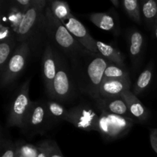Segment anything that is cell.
I'll list each match as a JSON object with an SVG mask.
<instances>
[{"label":"cell","mask_w":157,"mask_h":157,"mask_svg":"<svg viewBox=\"0 0 157 157\" xmlns=\"http://www.w3.org/2000/svg\"><path fill=\"white\" fill-rule=\"evenodd\" d=\"M30 52L29 41L21 42L18 44L6 64L5 70L0 74L2 87H6L12 84L25 68L28 57Z\"/></svg>","instance_id":"8992f818"},{"label":"cell","mask_w":157,"mask_h":157,"mask_svg":"<svg viewBox=\"0 0 157 157\" xmlns=\"http://www.w3.org/2000/svg\"><path fill=\"white\" fill-rule=\"evenodd\" d=\"M57 57V73L53 82L52 94L51 98L60 101H67L72 94V84L70 75L63 62L61 57Z\"/></svg>","instance_id":"ba28073f"},{"label":"cell","mask_w":157,"mask_h":157,"mask_svg":"<svg viewBox=\"0 0 157 157\" xmlns=\"http://www.w3.org/2000/svg\"><path fill=\"white\" fill-rule=\"evenodd\" d=\"M43 27L51 42L54 43L57 48L71 58H78L92 54L76 41L63 23L53 15L48 6L44 11Z\"/></svg>","instance_id":"6da1fadb"},{"label":"cell","mask_w":157,"mask_h":157,"mask_svg":"<svg viewBox=\"0 0 157 157\" xmlns=\"http://www.w3.org/2000/svg\"><path fill=\"white\" fill-rule=\"evenodd\" d=\"M150 144H151L152 148L153 149L155 152L157 153V136L156 135L153 133L151 130L150 135Z\"/></svg>","instance_id":"f546056e"},{"label":"cell","mask_w":157,"mask_h":157,"mask_svg":"<svg viewBox=\"0 0 157 157\" xmlns=\"http://www.w3.org/2000/svg\"><path fill=\"white\" fill-rule=\"evenodd\" d=\"M16 153H17V157H24L21 155V153H20V150L19 149H18V147H17L16 148Z\"/></svg>","instance_id":"836d02e7"},{"label":"cell","mask_w":157,"mask_h":157,"mask_svg":"<svg viewBox=\"0 0 157 157\" xmlns=\"http://www.w3.org/2000/svg\"><path fill=\"white\" fill-rule=\"evenodd\" d=\"M45 105L51 117H55L63 120L65 115L67 114V110H65L61 104L55 101H47L45 103Z\"/></svg>","instance_id":"cb8c5ba5"},{"label":"cell","mask_w":157,"mask_h":157,"mask_svg":"<svg viewBox=\"0 0 157 157\" xmlns=\"http://www.w3.org/2000/svg\"><path fill=\"white\" fill-rule=\"evenodd\" d=\"M110 2H111L112 4L113 5V6H115V7L118 8L120 6V5L121 4V2L119 1V0H110Z\"/></svg>","instance_id":"1f68e13d"},{"label":"cell","mask_w":157,"mask_h":157,"mask_svg":"<svg viewBox=\"0 0 157 157\" xmlns=\"http://www.w3.org/2000/svg\"><path fill=\"white\" fill-rule=\"evenodd\" d=\"M99 116L88 106H76L67 110L64 121L73 124L75 127L85 131L98 130V121Z\"/></svg>","instance_id":"52a82bcc"},{"label":"cell","mask_w":157,"mask_h":157,"mask_svg":"<svg viewBox=\"0 0 157 157\" xmlns=\"http://www.w3.org/2000/svg\"><path fill=\"white\" fill-rule=\"evenodd\" d=\"M15 41H17L16 37H13L0 43V74L5 70L6 64L13 54Z\"/></svg>","instance_id":"ffe728a7"},{"label":"cell","mask_w":157,"mask_h":157,"mask_svg":"<svg viewBox=\"0 0 157 157\" xmlns=\"http://www.w3.org/2000/svg\"><path fill=\"white\" fill-rule=\"evenodd\" d=\"M14 36L10 29L7 26H4L2 24H1V25H0V38H1V41H6V40L12 38Z\"/></svg>","instance_id":"83f0119b"},{"label":"cell","mask_w":157,"mask_h":157,"mask_svg":"<svg viewBox=\"0 0 157 157\" xmlns=\"http://www.w3.org/2000/svg\"><path fill=\"white\" fill-rule=\"evenodd\" d=\"M153 76V63L150 62L145 70L143 71L138 77L133 87V94L135 95H140L145 91L152 82Z\"/></svg>","instance_id":"ac0fdd59"},{"label":"cell","mask_w":157,"mask_h":157,"mask_svg":"<svg viewBox=\"0 0 157 157\" xmlns=\"http://www.w3.org/2000/svg\"><path fill=\"white\" fill-rule=\"evenodd\" d=\"M153 31H154L155 35H156V39H157V19H156V23H155L154 28H153Z\"/></svg>","instance_id":"d6a6232c"},{"label":"cell","mask_w":157,"mask_h":157,"mask_svg":"<svg viewBox=\"0 0 157 157\" xmlns=\"http://www.w3.org/2000/svg\"><path fill=\"white\" fill-rule=\"evenodd\" d=\"M89 19L97 27L104 31H113L116 29L114 18L106 12H94L89 15Z\"/></svg>","instance_id":"d6986e66"},{"label":"cell","mask_w":157,"mask_h":157,"mask_svg":"<svg viewBox=\"0 0 157 157\" xmlns=\"http://www.w3.org/2000/svg\"><path fill=\"white\" fill-rule=\"evenodd\" d=\"M121 97L125 101L128 107L129 111L133 119L137 120L139 121H144L148 119L149 115H150L149 110L136 98L133 92L130 91V90H126L121 94Z\"/></svg>","instance_id":"5bb4252c"},{"label":"cell","mask_w":157,"mask_h":157,"mask_svg":"<svg viewBox=\"0 0 157 157\" xmlns=\"http://www.w3.org/2000/svg\"><path fill=\"white\" fill-rule=\"evenodd\" d=\"M97 104L101 111H105L134 120L129 111L125 101L121 96L108 98H100L97 100Z\"/></svg>","instance_id":"4fadbf2b"},{"label":"cell","mask_w":157,"mask_h":157,"mask_svg":"<svg viewBox=\"0 0 157 157\" xmlns=\"http://www.w3.org/2000/svg\"><path fill=\"white\" fill-rule=\"evenodd\" d=\"M151 130L155 133V134L156 135V136H157V129H152Z\"/></svg>","instance_id":"e575fe53"},{"label":"cell","mask_w":157,"mask_h":157,"mask_svg":"<svg viewBox=\"0 0 157 157\" xmlns=\"http://www.w3.org/2000/svg\"><path fill=\"white\" fill-rule=\"evenodd\" d=\"M109 62L102 55L94 53L87 63L84 74L86 92L94 99L100 98V87L104 78V72Z\"/></svg>","instance_id":"5b68a950"},{"label":"cell","mask_w":157,"mask_h":157,"mask_svg":"<svg viewBox=\"0 0 157 157\" xmlns=\"http://www.w3.org/2000/svg\"><path fill=\"white\" fill-rule=\"evenodd\" d=\"M16 148L13 144H11L10 147H8L2 154L1 157H15V152H16Z\"/></svg>","instance_id":"f1b7e54d"},{"label":"cell","mask_w":157,"mask_h":157,"mask_svg":"<svg viewBox=\"0 0 157 157\" xmlns=\"http://www.w3.org/2000/svg\"><path fill=\"white\" fill-rule=\"evenodd\" d=\"M104 78L116 79H130V74L126 67H122L113 63L109 62L104 72Z\"/></svg>","instance_id":"603a6c76"},{"label":"cell","mask_w":157,"mask_h":157,"mask_svg":"<svg viewBox=\"0 0 157 157\" xmlns=\"http://www.w3.org/2000/svg\"><path fill=\"white\" fill-rule=\"evenodd\" d=\"M130 79L104 78L100 87V98H108L120 97L126 90H130Z\"/></svg>","instance_id":"7c38bea8"},{"label":"cell","mask_w":157,"mask_h":157,"mask_svg":"<svg viewBox=\"0 0 157 157\" xmlns=\"http://www.w3.org/2000/svg\"><path fill=\"white\" fill-rule=\"evenodd\" d=\"M49 117H51V115L48 111L45 104L32 102V107L26 118L24 130L38 132L43 130Z\"/></svg>","instance_id":"8fae6325"},{"label":"cell","mask_w":157,"mask_h":157,"mask_svg":"<svg viewBox=\"0 0 157 157\" xmlns=\"http://www.w3.org/2000/svg\"><path fill=\"white\" fill-rule=\"evenodd\" d=\"M41 68L44 87L49 96L52 97L53 82L57 73V57L53 48L48 43L46 44L43 52Z\"/></svg>","instance_id":"30bf717a"},{"label":"cell","mask_w":157,"mask_h":157,"mask_svg":"<svg viewBox=\"0 0 157 157\" xmlns=\"http://www.w3.org/2000/svg\"><path fill=\"white\" fill-rule=\"evenodd\" d=\"M49 8L53 15L61 21L72 15L69 5L66 2L54 0V1L50 2Z\"/></svg>","instance_id":"7402d4cb"},{"label":"cell","mask_w":157,"mask_h":157,"mask_svg":"<svg viewBox=\"0 0 157 157\" xmlns=\"http://www.w3.org/2000/svg\"><path fill=\"white\" fill-rule=\"evenodd\" d=\"M141 15L148 29L153 30L157 19V1H143L141 6Z\"/></svg>","instance_id":"e0dca14e"},{"label":"cell","mask_w":157,"mask_h":157,"mask_svg":"<svg viewBox=\"0 0 157 157\" xmlns=\"http://www.w3.org/2000/svg\"><path fill=\"white\" fill-rule=\"evenodd\" d=\"M46 0H34V3L23 15L21 23L15 32L18 43L29 41L38 28H43L44 11L47 6Z\"/></svg>","instance_id":"7a4b0ae2"},{"label":"cell","mask_w":157,"mask_h":157,"mask_svg":"<svg viewBox=\"0 0 157 157\" xmlns=\"http://www.w3.org/2000/svg\"><path fill=\"white\" fill-rule=\"evenodd\" d=\"M29 86L30 80L28 79L20 87L12 101L7 119L9 127H17L25 130L26 118L32 104L29 98Z\"/></svg>","instance_id":"3957f363"},{"label":"cell","mask_w":157,"mask_h":157,"mask_svg":"<svg viewBox=\"0 0 157 157\" xmlns=\"http://www.w3.org/2000/svg\"><path fill=\"white\" fill-rule=\"evenodd\" d=\"M121 6L127 15L137 24H141L142 15L140 12V2L137 0H124L121 1Z\"/></svg>","instance_id":"44dd1931"},{"label":"cell","mask_w":157,"mask_h":157,"mask_svg":"<svg viewBox=\"0 0 157 157\" xmlns=\"http://www.w3.org/2000/svg\"><path fill=\"white\" fill-rule=\"evenodd\" d=\"M18 149L24 157H38V150L37 147L34 146L25 144L21 147H18Z\"/></svg>","instance_id":"484cf974"},{"label":"cell","mask_w":157,"mask_h":157,"mask_svg":"<svg viewBox=\"0 0 157 157\" xmlns=\"http://www.w3.org/2000/svg\"><path fill=\"white\" fill-rule=\"evenodd\" d=\"M33 3L34 0H15L12 2V6L19 10L21 13L25 14Z\"/></svg>","instance_id":"4316f807"},{"label":"cell","mask_w":157,"mask_h":157,"mask_svg":"<svg viewBox=\"0 0 157 157\" xmlns=\"http://www.w3.org/2000/svg\"><path fill=\"white\" fill-rule=\"evenodd\" d=\"M128 41L130 42V52L133 62H136L140 58L144 45V38L143 34L136 29H130L128 31Z\"/></svg>","instance_id":"2e32d148"},{"label":"cell","mask_w":157,"mask_h":157,"mask_svg":"<svg viewBox=\"0 0 157 157\" xmlns=\"http://www.w3.org/2000/svg\"><path fill=\"white\" fill-rule=\"evenodd\" d=\"M66 29L71 34L72 36L76 39L79 44H81L85 49L91 53L98 54L96 45V40L90 35L84 25L77 19L73 15L69 16L66 19L61 21Z\"/></svg>","instance_id":"9c48e42d"},{"label":"cell","mask_w":157,"mask_h":157,"mask_svg":"<svg viewBox=\"0 0 157 157\" xmlns=\"http://www.w3.org/2000/svg\"><path fill=\"white\" fill-rule=\"evenodd\" d=\"M96 45L98 53L102 55L105 59H107L110 62L117 64V65L121 66L122 67H126L122 54L120 52L117 48L101 41H97Z\"/></svg>","instance_id":"9a60e30c"},{"label":"cell","mask_w":157,"mask_h":157,"mask_svg":"<svg viewBox=\"0 0 157 157\" xmlns=\"http://www.w3.org/2000/svg\"><path fill=\"white\" fill-rule=\"evenodd\" d=\"M134 120L101 111L98 121V130L107 139H118L130 130Z\"/></svg>","instance_id":"277c9868"},{"label":"cell","mask_w":157,"mask_h":157,"mask_svg":"<svg viewBox=\"0 0 157 157\" xmlns=\"http://www.w3.org/2000/svg\"><path fill=\"white\" fill-rule=\"evenodd\" d=\"M40 144L45 150L48 157H63L56 143L53 141L45 140L41 142Z\"/></svg>","instance_id":"d4e9b609"},{"label":"cell","mask_w":157,"mask_h":157,"mask_svg":"<svg viewBox=\"0 0 157 157\" xmlns=\"http://www.w3.org/2000/svg\"><path fill=\"white\" fill-rule=\"evenodd\" d=\"M37 150H38V157H48L45 150H44V149L41 147L40 144L37 147Z\"/></svg>","instance_id":"4dcf8cb0"}]
</instances>
